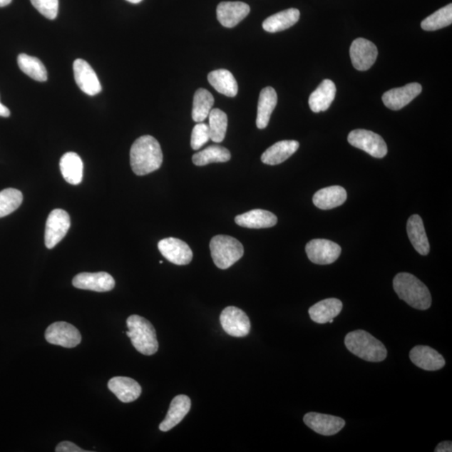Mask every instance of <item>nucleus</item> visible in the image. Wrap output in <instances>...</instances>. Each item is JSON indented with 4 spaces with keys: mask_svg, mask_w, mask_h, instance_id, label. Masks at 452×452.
Returning <instances> with one entry per match:
<instances>
[{
    "mask_svg": "<svg viewBox=\"0 0 452 452\" xmlns=\"http://www.w3.org/2000/svg\"><path fill=\"white\" fill-rule=\"evenodd\" d=\"M163 158L160 143L149 135L138 138L130 150V163L134 174L138 176L158 170L162 165Z\"/></svg>",
    "mask_w": 452,
    "mask_h": 452,
    "instance_id": "1",
    "label": "nucleus"
},
{
    "mask_svg": "<svg viewBox=\"0 0 452 452\" xmlns=\"http://www.w3.org/2000/svg\"><path fill=\"white\" fill-rule=\"evenodd\" d=\"M394 290L401 300L418 310H427L431 306L429 289L412 274L399 273L394 278Z\"/></svg>",
    "mask_w": 452,
    "mask_h": 452,
    "instance_id": "2",
    "label": "nucleus"
},
{
    "mask_svg": "<svg viewBox=\"0 0 452 452\" xmlns=\"http://www.w3.org/2000/svg\"><path fill=\"white\" fill-rule=\"evenodd\" d=\"M346 348L368 362H381L387 357V349L381 341L364 330L351 332L345 337Z\"/></svg>",
    "mask_w": 452,
    "mask_h": 452,
    "instance_id": "3",
    "label": "nucleus"
},
{
    "mask_svg": "<svg viewBox=\"0 0 452 452\" xmlns=\"http://www.w3.org/2000/svg\"><path fill=\"white\" fill-rule=\"evenodd\" d=\"M127 326L128 331L126 334L139 353L144 355L157 353L158 343L156 331L150 322L143 317L132 315L127 320Z\"/></svg>",
    "mask_w": 452,
    "mask_h": 452,
    "instance_id": "4",
    "label": "nucleus"
},
{
    "mask_svg": "<svg viewBox=\"0 0 452 452\" xmlns=\"http://www.w3.org/2000/svg\"><path fill=\"white\" fill-rule=\"evenodd\" d=\"M210 248L215 266L222 270L233 266L244 255L242 244L229 235H216L211 240Z\"/></svg>",
    "mask_w": 452,
    "mask_h": 452,
    "instance_id": "5",
    "label": "nucleus"
},
{
    "mask_svg": "<svg viewBox=\"0 0 452 452\" xmlns=\"http://www.w3.org/2000/svg\"><path fill=\"white\" fill-rule=\"evenodd\" d=\"M351 145L361 149L374 158H382L387 155L388 148L381 136L369 130L356 129L349 134Z\"/></svg>",
    "mask_w": 452,
    "mask_h": 452,
    "instance_id": "6",
    "label": "nucleus"
},
{
    "mask_svg": "<svg viewBox=\"0 0 452 452\" xmlns=\"http://www.w3.org/2000/svg\"><path fill=\"white\" fill-rule=\"evenodd\" d=\"M71 227V218L66 211L52 210L46 225L45 243L48 249L54 248L66 237Z\"/></svg>",
    "mask_w": 452,
    "mask_h": 452,
    "instance_id": "7",
    "label": "nucleus"
},
{
    "mask_svg": "<svg viewBox=\"0 0 452 452\" xmlns=\"http://www.w3.org/2000/svg\"><path fill=\"white\" fill-rule=\"evenodd\" d=\"M45 337L48 343L67 349L75 348L81 342L79 330L66 322H56L48 327Z\"/></svg>",
    "mask_w": 452,
    "mask_h": 452,
    "instance_id": "8",
    "label": "nucleus"
},
{
    "mask_svg": "<svg viewBox=\"0 0 452 452\" xmlns=\"http://www.w3.org/2000/svg\"><path fill=\"white\" fill-rule=\"evenodd\" d=\"M220 320L225 333L237 338L247 336L251 330V322L248 316L238 307H226L221 312Z\"/></svg>",
    "mask_w": 452,
    "mask_h": 452,
    "instance_id": "9",
    "label": "nucleus"
},
{
    "mask_svg": "<svg viewBox=\"0 0 452 452\" xmlns=\"http://www.w3.org/2000/svg\"><path fill=\"white\" fill-rule=\"evenodd\" d=\"M341 247L329 240L314 239L307 244L306 252L312 262L317 265H329L338 260Z\"/></svg>",
    "mask_w": 452,
    "mask_h": 452,
    "instance_id": "10",
    "label": "nucleus"
},
{
    "mask_svg": "<svg viewBox=\"0 0 452 452\" xmlns=\"http://www.w3.org/2000/svg\"><path fill=\"white\" fill-rule=\"evenodd\" d=\"M158 247L168 262L178 266L188 265L193 259V252L190 247L180 239H163L158 243Z\"/></svg>",
    "mask_w": 452,
    "mask_h": 452,
    "instance_id": "11",
    "label": "nucleus"
},
{
    "mask_svg": "<svg viewBox=\"0 0 452 452\" xmlns=\"http://www.w3.org/2000/svg\"><path fill=\"white\" fill-rule=\"evenodd\" d=\"M378 56V49L373 42L364 38H358L350 47V57L356 70L367 71L371 67Z\"/></svg>",
    "mask_w": 452,
    "mask_h": 452,
    "instance_id": "12",
    "label": "nucleus"
},
{
    "mask_svg": "<svg viewBox=\"0 0 452 452\" xmlns=\"http://www.w3.org/2000/svg\"><path fill=\"white\" fill-rule=\"evenodd\" d=\"M72 284L78 289L106 292L113 289L115 281L107 272H83L73 278Z\"/></svg>",
    "mask_w": 452,
    "mask_h": 452,
    "instance_id": "13",
    "label": "nucleus"
},
{
    "mask_svg": "<svg viewBox=\"0 0 452 452\" xmlns=\"http://www.w3.org/2000/svg\"><path fill=\"white\" fill-rule=\"evenodd\" d=\"M304 421L310 429L322 436H334L345 426L342 418L316 412L306 414Z\"/></svg>",
    "mask_w": 452,
    "mask_h": 452,
    "instance_id": "14",
    "label": "nucleus"
},
{
    "mask_svg": "<svg viewBox=\"0 0 452 452\" xmlns=\"http://www.w3.org/2000/svg\"><path fill=\"white\" fill-rule=\"evenodd\" d=\"M75 81L79 88L88 96H96L102 91L99 79L95 71L83 59L74 61Z\"/></svg>",
    "mask_w": 452,
    "mask_h": 452,
    "instance_id": "15",
    "label": "nucleus"
},
{
    "mask_svg": "<svg viewBox=\"0 0 452 452\" xmlns=\"http://www.w3.org/2000/svg\"><path fill=\"white\" fill-rule=\"evenodd\" d=\"M422 91V86L419 83L407 84L403 88H394L386 91L383 95L382 100L384 105L394 111L401 110L412 102Z\"/></svg>",
    "mask_w": 452,
    "mask_h": 452,
    "instance_id": "16",
    "label": "nucleus"
},
{
    "mask_svg": "<svg viewBox=\"0 0 452 452\" xmlns=\"http://www.w3.org/2000/svg\"><path fill=\"white\" fill-rule=\"evenodd\" d=\"M410 359L414 364L427 371H436L445 366V359L429 346L418 345L413 348Z\"/></svg>",
    "mask_w": 452,
    "mask_h": 452,
    "instance_id": "17",
    "label": "nucleus"
},
{
    "mask_svg": "<svg viewBox=\"0 0 452 452\" xmlns=\"http://www.w3.org/2000/svg\"><path fill=\"white\" fill-rule=\"evenodd\" d=\"M251 9L243 2H221L216 9L219 22L224 27L233 28L246 18Z\"/></svg>",
    "mask_w": 452,
    "mask_h": 452,
    "instance_id": "18",
    "label": "nucleus"
},
{
    "mask_svg": "<svg viewBox=\"0 0 452 452\" xmlns=\"http://www.w3.org/2000/svg\"><path fill=\"white\" fill-rule=\"evenodd\" d=\"M108 389L123 403L135 401L142 393L140 384L128 377L118 376L111 379Z\"/></svg>",
    "mask_w": 452,
    "mask_h": 452,
    "instance_id": "19",
    "label": "nucleus"
},
{
    "mask_svg": "<svg viewBox=\"0 0 452 452\" xmlns=\"http://www.w3.org/2000/svg\"><path fill=\"white\" fill-rule=\"evenodd\" d=\"M235 221L242 227L264 229L275 226L277 223V217L270 211L257 209L237 215Z\"/></svg>",
    "mask_w": 452,
    "mask_h": 452,
    "instance_id": "20",
    "label": "nucleus"
},
{
    "mask_svg": "<svg viewBox=\"0 0 452 452\" xmlns=\"http://www.w3.org/2000/svg\"><path fill=\"white\" fill-rule=\"evenodd\" d=\"M190 408L191 401L189 397L184 396V394L177 396L172 401L165 419L162 421L160 426V430L166 432L180 424L189 413Z\"/></svg>",
    "mask_w": 452,
    "mask_h": 452,
    "instance_id": "21",
    "label": "nucleus"
},
{
    "mask_svg": "<svg viewBox=\"0 0 452 452\" xmlns=\"http://www.w3.org/2000/svg\"><path fill=\"white\" fill-rule=\"evenodd\" d=\"M299 148V143L295 140H283L267 149L262 155V161L265 165H277L285 162Z\"/></svg>",
    "mask_w": 452,
    "mask_h": 452,
    "instance_id": "22",
    "label": "nucleus"
},
{
    "mask_svg": "<svg viewBox=\"0 0 452 452\" xmlns=\"http://www.w3.org/2000/svg\"><path fill=\"white\" fill-rule=\"evenodd\" d=\"M407 234L414 248L422 256L430 252V244L420 215H413L407 221Z\"/></svg>",
    "mask_w": 452,
    "mask_h": 452,
    "instance_id": "23",
    "label": "nucleus"
},
{
    "mask_svg": "<svg viewBox=\"0 0 452 452\" xmlns=\"http://www.w3.org/2000/svg\"><path fill=\"white\" fill-rule=\"evenodd\" d=\"M336 96V86L333 81L326 79L322 81L310 96L309 107L314 113L324 112L330 108Z\"/></svg>",
    "mask_w": 452,
    "mask_h": 452,
    "instance_id": "24",
    "label": "nucleus"
},
{
    "mask_svg": "<svg viewBox=\"0 0 452 452\" xmlns=\"http://www.w3.org/2000/svg\"><path fill=\"white\" fill-rule=\"evenodd\" d=\"M83 162L78 153H66L61 157L60 168L64 180L72 185H78L83 181Z\"/></svg>",
    "mask_w": 452,
    "mask_h": 452,
    "instance_id": "25",
    "label": "nucleus"
},
{
    "mask_svg": "<svg viewBox=\"0 0 452 452\" xmlns=\"http://www.w3.org/2000/svg\"><path fill=\"white\" fill-rule=\"evenodd\" d=\"M343 309V304L337 298H328L312 306L309 314L311 319L317 324H324L335 319Z\"/></svg>",
    "mask_w": 452,
    "mask_h": 452,
    "instance_id": "26",
    "label": "nucleus"
},
{
    "mask_svg": "<svg viewBox=\"0 0 452 452\" xmlns=\"http://www.w3.org/2000/svg\"><path fill=\"white\" fill-rule=\"evenodd\" d=\"M347 200V192L341 186L324 188L314 195V204L321 210H331L342 205Z\"/></svg>",
    "mask_w": 452,
    "mask_h": 452,
    "instance_id": "27",
    "label": "nucleus"
},
{
    "mask_svg": "<svg viewBox=\"0 0 452 452\" xmlns=\"http://www.w3.org/2000/svg\"><path fill=\"white\" fill-rule=\"evenodd\" d=\"M277 103V94L275 89L268 86L262 89L260 93L257 126L259 129H264L268 126L272 113Z\"/></svg>",
    "mask_w": 452,
    "mask_h": 452,
    "instance_id": "28",
    "label": "nucleus"
},
{
    "mask_svg": "<svg viewBox=\"0 0 452 452\" xmlns=\"http://www.w3.org/2000/svg\"><path fill=\"white\" fill-rule=\"evenodd\" d=\"M300 19V11L297 9H288L268 17L262 24L264 30L277 33L287 30L295 25Z\"/></svg>",
    "mask_w": 452,
    "mask_h": 452,
    "instance_id": "29",
    "label": "nucleus"
},
{
    "mask_svg": "<svg viewBox=\"0 0 452 452\" xmlns=\"http://www.w3.org/2000/svg\"><path fill=\"white\" fill-rule=\"evenodd\" d=\"M208 81L218 93L229 98H235L238 93V84L232 72L220 69L211 71Z\"/></svg>",
    "mask_w": 452,
    "mask_h": 452,
    "instance_id": "30",
    "label": "nucleus"
},
{
    "mask_svg": "<svg viewBox=\"0 0 452 452\" xmlns=\"http://www.w3.org/2000/svg\"><path fill=\"white\" fill-rule=\"evenodd\" d=\"M214 103L213 95L209 91L204 88L197 90L194 97L193 111H192V118L194 121L204 122L209 117Z\"/></svg>",
    "mask_w": 452,
    "mask_h": 452,
    "instance_id": "31",
    "label": "nucleus"
},
{
    "mask_svg": "<svg viewBox=\"0 0 452 452\" xmlns=\"http://www.w3.org/2000/svg\"><path fill=\"white\" fill-rule=\"evenodd\" d=\"M232 158L227 148L213 145L204 149L203 151L196 153L192 157V161L196 166H205L212 163L228 162Z\"/></svg>",
    "mask_w": 452,
    "mask_h": 452,
    "instance_id": "32",
    "label": "nucleus"
},
{
    "mask_svg": "<svg viewBox=\"0 0 452 452\" xmlns=\"http://www.w3.org/2000/svg\"><path fill=\"white\" fill-rule=\"evenodd\" d=\"M18 65L20 69L37 81H46L48 78L47 71L44 64L36 57L21 54L18 56Z\"/></svg>",
    "mask_w": 452,
    "mask_h": 452,
    "instance_id": "33",
    "label": "nucleus"
},
{
    "mask_svg": "<svg viewBox=\"0 0 452 452\" xmlns=\"http://www.w3.org/2000/svg\"><path fill=\"white\" fill-rule=\"evenodd\" d=\"M208 118L211 140L217 143L222 142L227 131V115L223 111L215 108L211 110Z\"/></svg>",
    "mask_w": 452,
    "mask_h": 452,
    "instance_id": "34",
    "label": "nucleus"
},
{
    "mask_svg": "<svg viewBox=\"0 0 452 452\" xmlns=\"http://www.w3.org/2000/svg\"><path fill=\"white\" fill-rule=\"evenodd\" d=\"M452 23V4H450L431 14L421 22V28L426 31L440 30L451 25Z\"/></svg>",
    "mask_w": 452,
    "mask_h": 452,
    "instance_id": "35",
    "label": "nucleus"
},
{
    "mask_svg": "<svg viewBox=\"0 0 452 452\" xmlns=\"http://www.w3.org/2000/svg\"><path fill=\"white\" fill-rule=\"evenodd\" d=\"M23 195L16 189H6L0 191V218L11 215L20 207Z\"/></svg>",
    "mask_w": 452,
    "mask_h": 452,
    "instance_id": "36",
    "label": "nucleus"
},
{
    "mask_svg": "<svg viewBox=\"0 0 452 452\" xmlns=\"http://www.w3.org/2000/svg\"><path fill=\"white\" fill-rule=\"evenodd\" d=\"M210 139V129L208 125L203 123L196 124L192 131L191 147L194 150L199 149L208 143Z\"/></svg>",
    "mask_w": 452,
    "mask_h": 452,
    "instance_id": "37",
    "label": "nucleus"
},
{
    "mask_svg": "<svg viewBox=\"0 0 452 452\" xmlns=\"http://www.w3.org/2000/svg\"><path fill=\"white\" fill-rule=\"evenodd\" d=\"M31 1L33 6L49 20H55L57 17L59 0H31Z\"/></svg>",
    "mask_w": 452,
    "mask_h": 452,
    "instance_id": "38",
    "label": "nucleus"
},
{
    "mask_svg": "<svg viewBox=\"0 0 452 452\" xmlns=\"http://www.w3.org/2000/svg\"><path fill=\"white\" fill-rule=\"evenodd\" d=\"M56 452H86V451L80 448L78 446L70 441H62L57 445Z\"/></svg>",
    "mask_w": 452,
    "mask_h": 452,
    "instance_id": "39",
    "label": "nucleus"
},
{
    "mask_svg": "<svg viewBox=\"0 0 452 452\" xmlns=\"http://www.w3.org/2000/svg\"><path fill=\"white\" fill-rule=\"evenodd\" d=\"M436 452H451L452 451V443L451 441H443L441 442L438 446L436 447Z\"/></svg>",
    "mask_w": 452,
    "mask_h": 452,
    "instance_id": "40",
    "label": "nucleus"
},
{
    "mask_svg": "<svg viewBox=\"0 0 452 452\" xmlns=\"http://www.w3.org/2000/svg\"><path fill=\"white\" fill-rule=\"evenodd\" d=\"M11 116V111L6 106L0 103V117L8 118Z\"/></svg>",
    "mask_w": 452,
    "mask_h": 452,
    "instance_id": "41",
    "label": "nucleus"
},
{
    "mask_svg": "<svg viewBox=\"0 0 452 452\" xmlns=\"http://www.w3.org/2000/svg\"><path fill=\"white\" fill-rule=\"evenodd\" d=\"M11 2L12 0H0V7L7 6Z\"/></svg>",
    "mask_w": 452,
    "mask_h": 452,
    "instance_id": "42",
    "label": "nucleus"
},
{
    "mask_svg": "<svg viewBox=\"0 0 452 452\" xmlns=\"http://www.w3.org/2000/svg\"><path fill=\"white\" fill-rule=\"evenodd\" d=\"M126 1L131 3V4H138L140 3L141 1H143V0H126Z\"/></svg>",
    "mask_w": 452,
    "mask_h": 452,
    "instance_id": "43",
    "label": "nucleus"
}]
</instances>
